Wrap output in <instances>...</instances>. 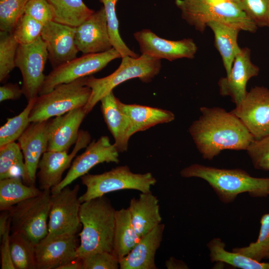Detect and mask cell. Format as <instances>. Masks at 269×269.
<instances>
[{"label":"cell","mask_w":269,"mask_h":269,"mask_svg":"<svg viewBox=\"0 0 269 269\" xmlns=\"http://www.w3.org/2000/svg\"><path fill=\"white\" fill-rule=\"evenodd\" d=\"M189 133L204 159L212 160L223 150H246L255 139L242 122L220 107H202Z\"/></svg>","instance_id":"cell-1"},{"label":"cell","mask_w":269,"mask_h":269,"mask_svg":"<svg viewBox=\"0 0 269 269\" xmlns=\"http://www.w3.org/2000/svg\"><path fill=\"white\" fill-rule=\"evenodd\" d=\"M116 211L105 195L81 203L79 259L98 252L113 253Z\"/></svg>","instance_id":"cell-2"},{"label":"cell","mask_w":269,"mask_h":269,"mask_svg":"<svg viewBox=\"0 0 269 269\" xmlns=\"http://www.w3.org/2000/svg\"><path fill=\"white\" fill-rule=\"evenodd\" d=\"M180 175L185 178L198 177L206 181L224 203L233 201L242 193L248 192L253 197L269 195V178L253 177L240 169L193 164L182 169Z\"/></svg>","instance_id":"cell-3"},{"label":"cell","mask_w":269,"mask_h":269,"mask_svg":"<svg viewBox=\"0 0 269 269\" xmlns=\"http://www.w3.org/2000/svg\"><path fill=\"white\" fill-rule=\"evenodd\" d=\"M181 17L203 32L211 21H219L241 30L255 32L257 26L237 3L226 0H175Z\"/></svg>","instance_id":"cell-4"},{"label":"cell","mask_w":269,"mask_h":269,"mask_svg":"<svg viewBox=\"0 0 269 269\" xmlns=\"http://www.w3.org/2000/svg\"><path fill=\"white\" fill-rule=\"evenodd\" d=\"M119 67L110 75L101 78L93 76L86 77L85 85L91 89L89 99L84 107L87 114L105 96L124 82L138 78L144 83H148L159 73L161 60L141 54L137 57H124Z\"/></svg>","instance_id":"cell-5"},{"label":"cell","mask_w":269,"mask_h":269,"mask_svg":"<svg viewBox=\"0 0 269 269\" xmlns=\"http://www.w3.org/2000/svg\"><path fill=\"white\" fill-rule=\"evenodd\" d=\"M86 77L60 84L51 91L38 95L30 113V122L46 121L84 107L91 93V89L85 85Z\"/></svg>","instance_id":"cell-6"},{"label":"cell","mask_w":269,"mask_h":269,"mask_svg":"<svg viewBox=\"0 0 269 269\" xmlns=\"http://www.w3.org/2000/svg\"><path fill=\"white\" fill-rule=\"evenodd\" d=\"M81 179L86 187L85 193L79 196L81 203L124 189L149 192L156 182L150 172L134 173L127 165L119 166L101 174H86Z\"/></svg>","instance_id":"cell-7"},{"label":"cell","mask_w":269,"mask_h":269,"mask_svg":"<svg viewBox=\"0 0 269 269\" xmlns=\"http://www.w3.org/2000/svg\"><path fill=\"white\" fill-rule=\"evenodd\" d=\"M50 193V190H42L39 195L18 203L9 210L12 232L24 235L35 244L47 235Z\"/></svg>","instance_id":"cell-8"},{"label":"cell","mask_w":269,"mask_h":269,"mask_svg":"<svg viewBox=\"0 0 269 269\" xmlns=\"http://www.w3.org/2000/svg\"><path fill=\"white\" fill-rule=\"evenodd\" d=\"M120 58V54L114 48L104 52L83 54L53 68L46 75L38 95L47 93L60 84L91 76Z\"/></svg>","instance_id":"cell-9"},{"label":"cell","mask_w":269,"mask_h":269,"mask_svg":"<svg viewBox=\"0 0 269 269\" xmlns=\"http://www.w3.org/2000/svg\"><path fill=\"white\" fill-rule=\"evenodd\" d=\"M47 59L46 46L41 37L32 43L18 46L15 66L21 72V89L27 101L39 95L46 77L43 71Z\"/></svg>","instance_id":"cell-10"},{"label":"cell","mask_w":269,"mask_h":269,"mask_svg":"<svg viewBox=\"0 0 269 269\" xmlns=\"http://www.w3.org/2000/svg\"><path fill=\"white\" fill-rule=\"evenodd\" d=\"M79 188L78 184L73 188L67 186L58 192L51 193L47 235L77 232L81 224Z\"/></svg>","instance_id":"cell-11"},{"label":"cell","mask_w":269,"mask_h":269,"mask_svg":"<svg viewBox=\"0 0 269 269\" xmlns=\"http://www.w3.org/2000/svg\"><path fill=\"white\" fill-rule=\"evenodd\" d=\"M242 122L255 139L269 135V89L256 86L230 111Z\"/></svg>","instance_id":"cell-12"},{"label":"cell","mask_w":269,"mask_h":269,"mask_svg":"<svg viewBox=\"0 0 269 269\" xmlns=\"http://www.w3.org/2000/svg\"><path fill=\"white\" fill-rule=\"evenodd\" d=\"M119 152L107 136L103 135L97 141L93 140L88 145L84 152L75 158L65 177L50 190L51 193L60 191L78 178L87 174L98 164L119 163Z\"/></svg>","instance_id":"cell-13"},{"label":"cell","mask_w":269,"mask_h":269,"mask_svg":"<svg viewBox=\"0 0 269 269\" xmlns=\"http://www.w3.org/2000/svg\"><path fill=\"white\" fill-rule=\"evenodd\" d=\"M91 135L80 130L77 140L70 154L67 151H46L39 162L37 174L41 190H50L62 181V176L70 165L77 153L90 143Z\"/></svg>","instance_id":"cell-14"},{"label":"cell","mask_w":269,"mask_h":269,"mask_svg":"<svg viewBox=\"0 0 269 269\" xmlns=\"http://www.w3.org/2000/svg\"><path fill=\"white\" fill-rule=\"evenodd\" d=\"M141 54L161 60L172 61L180 58L193 59L197 46L192 39L180 40L165 39L157 36L150 29H143L134 33Z\"/></svg>","instance_id":"cell-15"},{"label":"cell","mask_w":269,"mask_h":269,"mask_svg":"<svg viewBox=\"0 0 269 269\" xmlns=\"http://www.w3.org/2000/svg\"><path fill=\"white\" fill-rule=\"evenodd\" d=\"M76 234L47 235L35 245L38 269H58L77 258Z\"/></svg>","instance_id":"cell-16"},{"label":"cell","mask_w":269,"mask_h":269,"mask_svg":"<svg viewBox=\"0 0 269 269\" xmlns=\"http://www.w3.org/2000/svg\"><path fill=\"white\" fill-rule=\"evenodd\" d=\"M76 27L51 21L44 25L41 38L45 43L48 59L53 68L76 58L79 51L75 42Z\"/></svg>","instance_id":"cell-17"},{"label":"cell","mask_w":269,"mask_h":269,"mask_svg":"<svg viewBox=\"0 0 269 269\" xmlns=\"http://www.w3.org/2000/svg\"><path fill=\"white\" fill-rule=\"evenodd\" d=\"M259 73V67L252 62L251 50L247 47L241 48L235 58L230 74L218 81L220 95L230 97L236 106L239 105L247 94L248 81Z\"/></svg>","instance_id":"cell-18"},{"label":"cell","mask_w":269,"mask_h":269,"mask_svg":"<svg viewBox=\"0 0 269 269\" xmlns=\"http://www.w3.org/2000/svg\"><path fill=\"white\" fill-rule=\"evenodd\" d=\"M75 42L83 54L104 52L113 48L103 6L76 27Z\"/></svg>","instance_id":"cell-19"},{"label":"cell","mask_w":269,"mask_h":269,"mask_svg":"<svg viewBox=\"0 0 269 269\" xmlns=\"http://www.w3.org/2000/svg\"><path fill=\"white\" fill-rule=\"evenodd\" d=\"M49 119L31 122L17 139L25 166L27 184H35L39 162L47 151Z\"/></svg>","instance_id":"cell-20"},{"label":"cell","mask_w":269,"mask_h":269,"mask_svg":"<svg viewBox=\"0 0 269 269\" xmlns=\"http://www.w3.org/2000/svg\"><path fill=\"white\" fill-rule=\"evenodd\" d=\"M87 113L84 107L49 119L47 151H67L75 143L79 127Z\"/></svg>","instance_id":"cell-21"},{"label":"cell","mask_w":269,"mask_h":269,"mask_svg":"<svg viewBox=\"0 0 269 269\" xmlns=\"http://www.w3.org/2000/svg\"><path fill=\"white\" fill-rule=\"evenodd\" d=\"M164 224L160 223L140 238L133 249L119 260L120 269H156L155 254L162 241Z\"/></svg>","instance_id":"cell-22"},{"label":"cell","mask_w":269,"mask_h":269,"mask_svg":"<svg viewBox=\"0 0 269 269\" xmlns=\"http://www.w3.org/2000/svg\"><path fill=\"white\" fill-rule=\"evenodd\" d=\"M100 102L105 122L114 138V144L119 152L127 151L132 136L131 126L129 118L121 109V101L111 91Z\"/></svg>","instance_id":"cell-23"},{"label":"cell","mask_w":269,"mask_h":269,"mask_svg":"<svg viewBox=\"0 0 269 269\" xmlns=\"http://www.w3.org/2000/svg\"><path fill=\"white\" fill-rule=\"evenodd\" d=\"M133 225L141 237L161 223L159 201L151 191L132 198L128 208Z\"/></svg>","instance_id":"cell-24"},{"label":"cell","mask_w":269,"mask_h":269,"mask_svg":"<svg viewBox=\"0 0 269 269\" xmlns=\"http://www.w3.org/2000/svg\"><path fill=\"white\" fill-rule=\"evenodd\" d=\"M120 106L130 120L132 135L157 125L171 122L175 119L172 112L157 108L121 102Z\"/></svg>","instance_id":"cell-25"},{"label":"cell","mask_w":269,"mask_h":269,"mask_svg":"<svg viewBox=\"0 0 269 269\" xmlns=\"http://www.w3.org/2000/svg\"><path fill=\"white\" fill-rule=\"evenodd\" d=\"M207 26L212 30L214 45L219 51L228 76L231 72L235 58L240 51L237 42L239 28L219 21H211Z\"/></svg>","instance_id":"cell-26"},{"label":"cell","mask_w":269,"mask_h":269,"mask_svg":"<svg viewBox=\"0 0 269 269\" xmlns=\"http://www.w3.org/2000/svg\"><path fill=\"white\" fill-rule=\"evenodd\" d=\"M132 222L128 208L116 210L113 254L119 260L126 256L140 239Z\"/></svg>","instance_id":"cell-27"},{"label":"cell","mask_w":269,"mask_h":269,"mask_svg":"<svg viewBox=\"0 0 269 269\" xmlns=\"http://www.w3.org/2000/svg\"><path fill=\"white\" fill-rule=\"evenodd\" d=\"M52 9L54 21L77 27L95 11L89 8L83 0H47Z\"/></svg>","instance_id":"cell-28"},{"label":"cell","mask_w":269,"mask_h":269,"mask_svg":"<svg viewBox=\"0 0 269 269\" xmlns=\"http://www.w3.org/2000/svg\"><path fill=\"white\" fill-rule=\"evenodd\" d=\"M42 191L34 185H25L18 176L0 179V210H9L18 203L39 195Z\"/></svg>","instance_id":"cell-29"},{"label":"cell","mask_w":269,"mask_h":269,"mask_svg":"<svg viewBox=\"0 0 269 269\" xmlns=\"http://www.w3.org/2000/svg\"><path fill=\"white\" fill-rule=\"evenodd\" d=\"M211 262H219L242 269H269V263H261L237 252H229L220 238H214L208 244Z\"/></svg>","instance_id":"cell-30"},{"label":"cell","mask_w":269,"mask_h":269,"mask_svg":"<svg viewBox=\"0 0 269 269\" xmlns=\"http://www.w3.org/2000/svg\"><path fill=\"white\" fill-rule=\"evenodd\" d=\"M19 176L27 184L23 155L18 143L14 141L0 146V180Z\"/></svg>","instance_id":"cell-31"},{"label":"cell","mask_w":269,"mask_h":269,"mask_svg":"<svg viewBox=\"0 0 269 269\" xmlns=\"http://www.w3.org/2000/svg\"><path fill=\"white\" fill-rule=\"evenodd\" d=\"M36 244L24 235L12 232L10 235V254L15 269H36Z\"/></svg>","instance_id":"cell-32"},{"label":"cell","mask_w":269,"mask_h":269,"mask_svg":"<svg viewBox=\"0 0 269 269\" xmlns=\"http://www.w3.org/2000/svg\"><path fill=\"white\" fill-rule=\"evenodd\" d=\"M35 99L28 101L23 110L14 117L7 118L0 128V146L17 140L30 122L29 115Z\"/></svg>","instance_id":"cell-33"},{"label":"cell","mask_w":269,"mask_h":269,"mask_svg":"<svg viewBox=\"0 0 269 269\" xmlns=\"http://www.w3.org/2000/svg\"><path fill=\"white\" fill-rule=\"evenodd\" d=\"M98 0L103 4L113 48L120 54L121 58L127 56L133 57H138L137 54L127 46L120 35L119 23L116 12V5L119 0Z\"/></svg>","instance_id":"cell-34"},{"label":"cell","mask_w":269,"mask_h":269,"mask_svg":"<svg viewBox=\"0 0 269 269\" xmlns=\"http://www.w3.org/2000/svg\"><path fill=\"white\" fill-rule=\"evenodd\" d=\"M19 44L12 33L0 31V82L6 81L15 66V56Z\"/></svg>","instance_id":"cell-35"},{"label":"cell","mask_w":269,"mask_h":269,"mask_svg":"<svg viewBox=\"0 0 269 269\" xmlns=\"http://www.w3.org/2000/svg\"><path fill=\"white\" fill-rule=\"evenodd\" d=\"M261 229L257 240L248 246L235 248L232 251L243 254L261 262L269 252V213L264 215L261 220Z\"/></svg>","instance_id":"cell-36"},{"label":"cell","mask_w":269,"mask_h":269,"mask_svg":"<svg viewBox=\"0 0 269 269\" xmlns=\"http://www.w3.org/2000/svg\"><path fill=\"white\" fill-rule=\"evenodd\" d=\"M44 25L24 13L18 20L13 30V36L19 44L32 43L41 37Z\"/></svg>","instance_id":"cell-37"},{"label":"cell","mask_w":269,"mask_h":269,"mask_svg":"<svg viewBox=\"0 0 269 269\" xmlns=\"http://www.w3.org/2000/svg\"><path fill=\"white\" fill-rule=\"evenodd\" d=\"M25 3V0H0V31L12 33Z\"/></svg>","instance_id":"cell-38"},{"label":"cell","mask_w":269,"mask_h":269,"mask_svg":"<svg viewBox=\"0 0 269 269\" xmlns=\"http://www.w3.org/2000/svg\"><path fill=\"white\" fill-rule=\"evenodd\" d=\"M238 5L257 27H269V0H241Z\"/></svg>","instance_id":"cell-39"},{"label":"cell","mask_w":269,"mask_h":269,"mask_svg":"<svg viewBox=\"0 0 269 269\" xmlns=\"http://www.w3.org/2000/svg\"><path fill=\"white\" fill-rule=\"evenodd\" d=\"M246 150L255 168L269 170V135L254 139Z\"/></svg>","instance_id":"cell-40"},{"label":"cell","mask_w":269,"mask_h":269,"mask_svg":"<svg viewBox=\"0 0 269 269\" xmlns=\"http://www.w3.org/2000/svg\"><path fill=\"white\" fill-rule=\"evenodd\" d=\"M82 269H118L119 260L111 252H98L82 259Z\"/></svg>","instance_id":"cell-41"},{"label":"cell","mask_w":269,"mask_h":269,"mask_svg":"<svg viewBox=\"0 0 269 269\" xmlns=\"http://www.w3.org/2000/svg\"><path fill=\"white\" fill-rule=\"evenodd\" d=\"M24 13L43 25L54 21L53 11L47 0H28L25 5Z\"/></svg>","instance_id":"cell-42"},{"label":"cell","mask_w":269,"mask_h":269,"mask_svg":"<svg viewBox=\"0 0 269 269\" xmlns=\"http://www.w3.org/2000/svg\"><path fill=\"white\" fill-rule=\"evenodd\" d=\"M9 226L0 238V259L1 269H15L12 261L10 248Z\"/></svg>","instance_id":"cell-43"},{"label":"cell","mask_w":269,"mask_h":269,"mask_svg":"<svg viewBox=\"0 0 269 269\" xmlns=\"http://www.w3.org/2000/svg\"><path fill=\"white\" fill-rule=\"evenodd\" d=\"M23 95L21 88L17 84L7 83L0 87V102L8 100H17Z\"/></svg>","instance_id":"cell-44"},{"label":"cell","mask_w":269,"mask_h":269,"mask_svg":"<svg viewBox=\"0 0 269 269\" xmlns=\"http://www.w3.org/2000/svg\"><path fill=\"white\" fill-rule=\"evenodd\" d=\"M10 225L11 218L9 211H2L0 216V238Z\"/></svg>","instance_id":"cell-45"},{"label":"cell","mask_w":269,"mask_h":269,"mask_svg":"<svg viewBox=\"0 0 269 269\" xmlns=\"http://www.w3.org/2000/svg\"><path fill=\"white\" fill-rule=\"evenodd\" d=\"M165 267L168 269L187 268L184 263L172 257L166 261Z\"/></svg>","instance_id":"cell-46"},{"label":"cell","mask_w":269,"mask_h":269,"mask_svg":"<svg viewBox=\"0 0 269 269\" xmlns=\"http://www.w3.org/2000/svg\"><path fill=\"white\" fill-rule=\"evenodd\" d=\"M58 269H82V263L80 259L77 258L58 268Z\"/></svg>","instance_id":"cell-47"},{"label":"cell","mask_w":269,"mask_h":269,"mask_svg":"<svg viewBox=\"0 0 269 269\" xmlns=\"http://www.w3.org/2000/svg\"><path fill=\"white\" fill-rule=\"evenodd\" d=\"M228 0L231 2H234L238 4V3L240 2L241 0Z\"/></svg>","instance_id":"cell-48"},{"label":"cell","mask_w":269,"mask_h":269,"mask_svg":"<svg viewBox=\"0 0 269 269\" xmlns=\"http://www.w3.org/2000/svg\"><path fill=\"white\" fill-rule=\"evenodd\" d=\"M265 258L269 259V252L268 253Z\"/></svg>","instance_id":"cell-49"},{"label":"cell","mask_w":269,"mask_h":269,"mask_svg":"<svg viewBox=\"0 0 269 269\" xmlns=\"http://www.w3.org/2000/svg\"><path fill=\"white\" fill-rule=\"evenodd\" d=\"M28 0H25L26 2Z\"/></svg>","instance_id":"cell-50"}]
</instances>
